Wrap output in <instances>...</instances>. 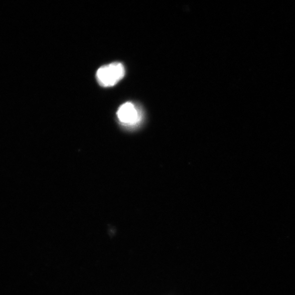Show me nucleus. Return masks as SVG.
I'll use <instances>...</instances> for the list:
<instances>
[{"instance_id":"2","label":"nucleus","mask_w":295,"mask_h":295,"mask_svg":"<svg viewBox=\"0 0 295 295\" xmlns=\"http://www.w3.org/2000/svg\"><path fill=\"white\" fill-rule=\"evenodd\" d=\"M117 116L122 126L128 129L137 128L143 120L142 112L137 106L130 102L119 108Z\"/></svg>"},{"instance_id":"1","label":"nucleus","mask_w":295,"mask_h":295,"mask_svg":"<svg viewBox=\"0 0 295 295\" xmlns=\"http://www.w3.org/2000/svg\"><path fill=\"white\" fill-rule=\"evenodd\" d=\"M126 75V69L121 62H112L103 66L96 72V77L101 86L109 88L116 86Z\"/></svg>"}]
</instances>
